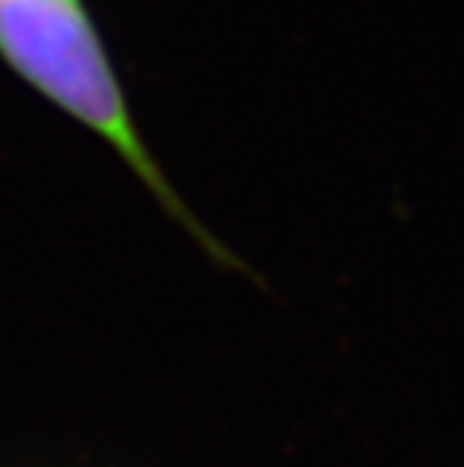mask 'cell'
I'll return each instance as SVG.
<instances>
[{
    "label": "cell",
    "mask_w": 464,
    "mask_h": 467,
    "mask_svg": "<svg viewBox=\"0 0 464 467\" xmlns=\"http://www.w3.org/2000/svg\"><path fill=\"white\" fill-rule=\"evenodd\" d=\"M0 61L46 103L103 139L214 263L251 275L239 254L191 212L179 187H172L157 157L148 151L124 82L85 0H0Z\"/></svg>",
    "instance_id": "6da1fadb"
}]
</instances>
